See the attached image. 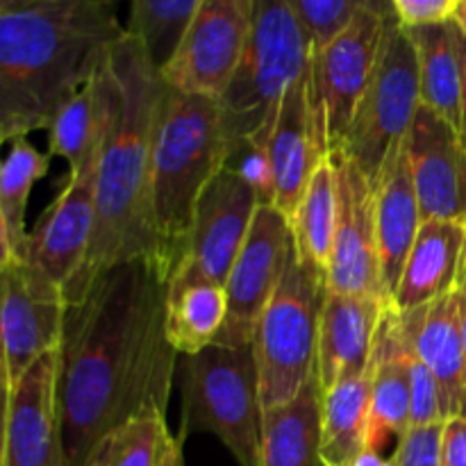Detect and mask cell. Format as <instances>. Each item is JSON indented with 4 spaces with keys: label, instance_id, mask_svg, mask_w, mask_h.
Wrapping results in <instances>:
<instances>
[{
    "label": "cell",
    "instance_id": "obj_1",
    "mask_svg": "<svg viewBox=\"0 0 466 466\" xmlns=\"http://www.w3.org/2000/svg\"><path fill=\"white\" fill-rule=\"evenodd\" d=\"M168 276L141 258L107 268L68 300L59 344L66 466L146 410L167 412L177 350L167 335Z\"/></svg>",
    "mask_w": 466,
    "mask_h": 466
},
{
    "label": "cell",
    "instance_id": "obj_2",
    "mask_svg": "<svg viewBox=\"0 0 466 466\" xmlns=\"http://www.w3.org/2000/svg\"><path fill=\"white\" fill-rule=\"evenodd\" d=\"M118 0H0V139L48 130L127 32Z\"/></svg>",
    "mask_w": 466,
    "mask_h": 466
},
{
    "label": "cell",
    "instance_id": "obj_3",
    "mask_svg": "<svg viewBox=\"0 0 466 466\" xmlns=\"http://www.w3.org/2000/svg\"><path fill=\"white\" fill-rule=\"evenodd\" d=\"M112 62L121 82V114L100 155L94 239L80 276L64 291L66 303L107 268L141 258L159 264L153 217V146L167 85L130 32L112 48Z\"/></svg>",
    "mask_w": 466,
    "mask_h": 466
},
{
    "label": "cell",
    "instance_id": "obj_4",
    "mask_svg": "<svg viewBox=\"0 0 466 466\" xmlns=\"http://www.w3.org/2000/svg\"><path fill=\"white\" fill-rule=\"evenodd\" d=\"M230 157L221 100L164 86L153 146V217L168 278L187 255L200 196Z\"/></svg>",
    "mask_w": 466,
    "mask_h": 466
},
{
    "label": "cell",
    "instance_id": "obj_5",
    "mask_svg": "<svg viewBox=\"0 0 466 466\" xmlns=\"http://www.w3.org/2000/svg\"><path fill=\"white\" fill-rule=\"evenodd\" d=\"M312 39L291 0H253L248 48L221 98L223 137L232 157L246 150L267 157L280 100L312 66Z\"/></svg>",
    "mask_w": 466,
    "mask_h": 466
},
{
    "label": "cell",
    "instance_id": "obj_6",
    "mask_svg": "<svg viewBox=\"0 0 466 466\" xmlns=\"http://www.w3.org/2000/svg\"><path fill=\"white\" fill-rule=\"evenodd\" d=\"M262 399L253 346L212 344L182 355L180 432L218 437L239 466H259Z\"/></svg>",
    "mask_w": 466,
    "mask_h": 466
},
{
    "label": "cell",
    "instance_id": "obj_7",
    "mask_svg": "<svg viewBox=\"0 0 466 466\" xmlns=\"http://www.w3.org/2000/svg\"><path fill=\"white\" fill-rule=\"evenodd\" d=\"M326 294L328 273L291 253L253 341L262 412L289 403L317 376L319 321Z\"/></svg>",
    "mask_w": 466,
    "mask_h": 466
},
{
    "label": "cell",
    "instance_id": "obj_8",
    "mask_svg": "<svg viewBox=\"0 0 466 466\" xmlns=\"http://www.w3.org/2000/svg\"><path fill=\"white\" fill-rule=\"evenodd\" d=\"M421 107L419 57L410 30L399 21L387 32L376 73L358 105L344 150L371 187L380 177L387 159L408 139L414 116Z\"/></svg>",
    "mask_w": 466,
    "mask_h": 466
},
{
    "label": "cell",
    "instance_id": "obj_9",
    "mask_svg": "<svg viewBox=\"0 0 466 466\" xmlns=\"http://www.w3.org/2000/svg\"><path fill=\"white\" fill-rule=\"evenodd\" d=\"M396 23L390 0L360 9L349 25L312 55V85L323 105L330 155L344 150L358 105L376 73L387 32Z\"/></svg>",
    "mask_w": 466,
    "mask_h": 466
},
{
    "label": "cell",
    "instance_id": "obj_10",
    "mask_svg": "<svg viewBox=\"0 0 466 466\" xmlns=\"http://www.w3.org/2000/svg\"><path fill=\"white\" fill-rule=\"evenodd\" d=\"M253 25V0H203L187 25L162 80L191 96L223 98L235 80Z\"/></svg>",
    "mask_w": 466,
    "mask_h": 466
},
{
    "label": "cell",
    "instance_id": "obj_11",
    "mask_svg": "<svg viewBox=\"0 0 466 466\" xmlns=\"http://www.w3.org/2000/svg\"><path fill=\"white\" fill-rule=\"evenodd\" d=\"M0 289L3 390L7 394L41 355L59 349L68 303L62 287L27 259L0 267Z\"/></svg>",
    "mask_w": 466,
    "mask_h": 466
},
{
    "label": "cell",
    "instance_id": "obj_12",
    "mask_svg": "<svg viewBox=\"0 0 466 466\" xmlns=\"http://www.w3.org/2000/svg\"><path fill=\"white\" fill-rule=\"evenodd\" d=\"M291 253L289 221L271 203H262L226 280L228 314L214 344L253 346L259 319L285 278Z\"/></svg>",
    "mask_w": 466,
    "mask_h": 466
},
{
    "label": "cell",
    "instance_id": "obj_13",
    "mask_svg": "<svg viewBox=\"0 0 466 466\" xmlns=\"http://www.w3.org/2000/svg\"><path fill=\"white\" fill-rule=\"evenodd\" d=\"M330 157L323 105L312 85V66L280 100L267 159L271 205L291 223L314 171Z\"/></svg>",
    "mask_w": 466,
    "mask_h": 466
},
{
    "label": "cell",
    "instance_id": "obj_14",
    "mask_svg": "<svg viewBox=\"0 0 466 466\" xmlns=\"http://www.w3.org/2000/svg\"><path fill=\"white\" fill-rule=\"evenodd\" d=\"M259 205L262 198L253 182L228 162L200 196L187 255L176 273L226 287Z\"/></svg>",
    "mask_w": 466,
    "mask_h": 466
},
{
    "label": "cell",
    "instance_id": "obj_15",
    "mask_svg": "<svg viewBox=\"0 0 466 466\" xmlns=\"http://www.w3.org/2000/svg\"><path fill=\"white\" fill-rule=\"evenodd\" d=\"M330 157L337 171V223L328 289L391 303L382 278L371 182L349 155L332 153Z\"/></svg>",
    "mask_w": 466,
    "mask_h": 466
},
{
    "label": "cell",
    "instance_id": "obj_16",
    "mask_svg": "<svg viewBox=\"0 0 466 466\" xmlns=\"http://www.w3.org/2000/svg\"><path fill=\"white\" fill-rule=\"evenodd\" d=\"M103 148L96 150L85 167L68 173L66 185L41 214L35 230L27 232L25 244L16 258L36 264L64 291L80 276L94 239L96 182Z\"/></svg>",
    "mask_w": 466,
    "mask_h": 466
},
{
    "label": "cell",
    "instance_id": "obj_17",
    "mask_svg": "<svg viewBox=\"0 0 466 466\" xmlns=\"http://www.w3.org/2000/svg\"><path fill=\"white\" fill-rule=\"evenodd\" d=\"M0 466H66L59 412V349L41 355L5 394Z\"/></svg>",
    "mask_w": 466,
    "mask_h": 466
},
{
    "label": "cell",
    "instance_id": "obj_18",
    "mask_svg": "<svg viewBox=\"0 0 466 466\" xmlns=\"http://www.w3.org/2000/svg\"><path fill=\"white\" fill-rule=\"evenodd\" d=\"M423 221L466 226V148L460 132L428 107H419L405 139Z\"/></svg>",
    "mask_w": 466,
    "mask_h": 466
},
{
    "label": "cell",
    "instance_id": "obj_19",
    "mask_svg": "<svg viewBox=\"0 0 466 466\" xmlns=\"http://www.w3.org/2000/svg\"><path fill=\"white\" fill-rule=\"evenodd\" d=\"M391 303L328 289L319 321L317 376L321 391L369 371L382 317Z\"/></svg>",
    "mask_w": 466,
    "mask_h": 466
},
{
    "label": "cell",
    "instance_id": "obj_20",
    "mask_svg": "<svg viewBox=\"0 0 466 466\" xmlns=\"http://www.w3.org/2000/svg\"><path fill=\"white\" fill-rule=\"evenodd\" d=\"M412 344L405 335L399 309L391 305L378 330L371 358V405H369L367 449L382 451L391 440L408 435L412 410V378H410Z\"/></svg>",
    "mask_w": 466,
    "mask_h": 466
},
{
    "label": "cell",
    "instance_id": "obj_21",
    "mask_svg": "<svg viewBox=\"0 0 466 466\" xmlns=\"http://www.w3.org/2000/svg\"><path fill=\"white\" fill-rule=\"evenodd\" d=\"M414 353L440 385L444 419L460 417L466 396V341L458 294H446L417 309L400 312Z\"/></svg>",
    "mask_w": 466,
    "mask_h": 466
},
{
    "label": "cell",
    "instance_id": "obj_22",
    "mask_svg": "<svg viewBox=\"0 0 466 466\" xmlns=\"http://www.w3.org/2000/svg\"><path fill=\"white\" fill-rule=\"evenodd\" d=\"M373 198H376V230L382 278H385L387 294L394 299L410 250L423 226L405 141L387 159L380 177L373 185Z\"/></svg>",
    "mask_w": 466,
    "mask_h": 466
},
{
    "label": "cell",
    "instance_id": "obj_23",
    "mask_svg": "<svg viewBox=\"0 0 466 466\" xmlns=\"http://www.w3.org/2000/svg\"><path fill=\"white\" fill-rule=\"evenodd\" d=\"M466 264V226L453 221H423L403 276L394 291L396 309H417L458 289Z\"/></svg>",
    "mask_w": 466,
    "mask_h": 466
},
{
    "label": "cell",
    "instance_id": "obj_24",
    "mask_svg": "<svg viewBox=\"0 0 466 466\" xmlns=\"http://www.w3.org/2000/svg\"><path fill=\"white\" fill-rule=\"evenodd\" d=\"M410 35L419 57L421 105L458 130L464 85V35L455 21L414 27Z\"/></svg>",
    "mask_w": 466,
    "mask_h": 466
},
{
    "label": "cell",
    "instance_id": "obj_25",
    "mask_svg": "<svg viewBox=\"0 0 466 466\" xmlns=\"http://www.w3.org/2000/svg\"><path fill=\"white\" fill-rule=\"evenodd\" d=\"M321 382L314 376L296 399L264 412L259 466H323Z\"/></svg>",
    "mask_w": 466,
    "mask_h": 466
},
{
    "label": "cell",
    "instance_id": "obj_26",
    "mask_svg": "<svg viewBox=\"0 0 466 466\" xmlns=\"http://www.w3.org/2000/svg\"><path fill=\"white\" fill-rule=\"evenodd\" d=\"M226 287L187 273H173L167 291V335L180 355L212 346L226 323Z\"/></svg>",
    "mask_w": 466,
    "mask_h": 466
},
{
    "label": "cell",
    "instance_id": "obj_27",
    "mask_svg": "<svg viewBox=\"0 0 466 466\" xmlns=\"http://www.w3.org/2000/svg\"><path fill=\"white\" fill-rule=\"evenodd\" d=\"M369 405H371V367L362 376L341 380L323 391V466H353L360 453L367 449Z\"/></svg>",
    "mask_w": 466,
    "mask_h": 466
},
{
    "label": "cell",
    "instance_id": "obj_28",
    "mask_svg": "<svg viewBox=\"0 0 466 466\" xmlns=\"http://www.w3.org/2000/svg\"><path fill=\"white\" fill-rule=\"evenodd\" d=\"M50 155L23 139L9 144L0 171V267L14 262L27 239L25 209L30 191L50 168Z\"/></svg>",
    "mask_w": 466,
    "mask_h": 466
},
{
    "label": "cell",
    "instance_id": "obj_29",
    "mask_svg": "<svg viewBox=\"0 0 466 466\" xmlns=\"http://www.w3.org/2000/svg\"><path fill=\"white\" fill-rule=\"evenodd\" d=\"M337 223V171L332 157H328L314 171L299 209L291 218L294 253L300 262L312 264L319 271L330 267L332 241Z\"/></svg>",
    "mask_w": 466,
    "mask_h": 466
},
{
    "label": "cell",
    "instance_id": "obj_30",
    "mask_svg": "<svg viewBox=\"0 0 466 466\" xmlns=\"http://www.w3.org/2000/svg\"><path fill=\"white\" fill-rule=\"evenodd\" d=\"M171 440L167 412L146 410L109 431L82 466H159Z\"/></svg>",
    "mask_w": 466,
    "mask_h": 466
},
{
    "label": "cell",
    "instance_id": "obj_31",
    "mask_svg": "<svg viewBox=\"0 0 466 466\" xmlns=\"http://www.w3.org/2000/svg\"><path fill=\"white\" fill-rule=\"evenodd\" d=\"M200 3L203 0H127V32L144 46L159 71L173 57Z\"/></svg>",
    "mask_w": 466,
    "mask_h": 466
},
{
    "label": "cell",
    "instance_id": "obj_32",
    "mask_svg": "<svg viewBox=\"0 0 466 466\" xmlns=\"http://www.w3.org/2000/svg\"><path fill=\"white\" fill-rule=\"evenodd\" d=\"M291 3L317 50L326 46L337 32L344 30L360 9L380 0H291Z\"/></svg>",
    "mask_w": 466,
    "mask_h": 466
},
{
    "label": "cell",
    "instance_id": "obj_33",
    "mask_svg": "<svg viewBox=\"0 0 466 466\" xmlns=\"http://www.w3.org/2000/svg\"><path fill=\"white\" fill-rule=\"evenodd\" d=\"M410 378H412V410H410V426L426 428L444 423V412H441V396L440 385L431 369L421 362L412 349V360H410Z\"/></svg>",
    "mask_w": 466,
    "mask_h": 466
},
{
    "label": "cell",
    "instance_id": "obj_34",
    "mask_svg": "<svg viewBox=\"0 0 466 466\" xmlns=\"http://www.w3.org/2000/svg\"><path fill=\"white\" fill-rule=\"evenodd\" d=\"M444 423L426 428H410L408 435L399 441L394 451L399 464L441 466V432H444Z\"/></svg>",
    "mask_w": 466,
    "mask_h": 466
},
{
    "label": "cell",
    "instance_id": "obj_35",
    "mask_svg": "<svg viewBox=\"0 0 466 466\" xmlns=\"http://www.w3.org/2000/svg\"><path fill=\"white\" fill-rule=\"evenodd\" d=\"M396 21L408 30L437 23H451L458 12L460 0H390Z\"/></svg>",
    "mask_w": 466,
    "mask_h": 466
},
{
    "label": "cell",
    "instance_id": "obj_36",
    "mask_svg": "<svg viewBox=\"0 0 466 466\" xmlns=\"http://www.w3.org/2000/svg\"><path fill=\"white\" fill-rule=\"evenodd\" d=\"M441 466H466V419L453 417L441 432Z\"/></svg>",
    "mask_w": 466,
    "mask_h": 466
},
{
    "label": "cell",
    "instance_id": "obj_37",
    "mask_svg": "<svg viewBox=\"0 0 466 466\" xmlns=\"http://www.w3.org/2000/svg\"><path fill=\"white\" fill-rule=\"evenodd\" d=\"M159 466H185V458H182V441L177 437H173L171 444H168L167 453H164L162 464Z\"/></svg>",
    "mask_w": 466,
    "mask_h": 466
},
{
    "label": "cell",
    "instance_id": "obj_38",
    "mask_svg": "<svg viewBox=\"0 0 466 466\" xmlns=\"http://www.w3.org/2000/svg\"><path fill=\"white\" fill-rule=\"evenodd\" d=\"M455 294H458V303H460V319H462V332H464V341H466V264H464L462 278H460L458 289H455Z\"/></svg>",
    "mask_w": 466,
    "mask_h": 466
},
{
    "label": "cell",
    "instance_id": "obj_39",
    "mask_svg": "<svg viewBox=\"0 0 466 466\" xmlns=\"http://www.w3.org/2000/svg\"><path fill=\"white\" fill-rule=\"evenodd\" d=\"M460 139L466 148V36H464V85H462V107H460Z\"/></svg>",
    "mask_w": 466,
    "mask_h": 466
},
{
    "label": "cell",
    "instance_id": "obj_40",
    "mask_svg": "<svg viewBox=\"0 0 466 466\" xmlns=\"http://www.w3.org/2000/svg\"><path fill=\"white\" fill-rule=\"evenodd\" d=\"M455 25L460 27V32L466 36V0H460L458 5V12H455Z\"/></svg>",
    "mask_w": 466,
    "mask_h": 466
},
{
    "label": "cell",
    "instance_id": "obj_41",
    "mask_svg": "<svg viewBox=\"0 0 466 466\" xmlns=\"http://www.w3.org/2000/svg\"><path fill=\"white\" fill-rule=\"evenodd\" d=\"M460 417L466 419V396H464V405H462V412H460Z\"/></svg>",
    "mask_w": 466,
    "mask_h": 466
}]
</instances>
